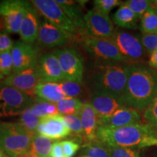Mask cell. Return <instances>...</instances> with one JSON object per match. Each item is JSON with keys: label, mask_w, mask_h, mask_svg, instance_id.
<instances>
[{"label": "cell", "mask_w": 157, "mask_h": 157, "mask_svg": "<svg viewBox=\"0 0 157 157\" xmlns=\"http://www.w3.org/2000/svg\"><path fill=\"white\" fill-rule=\"evenodd\" d=\"M157 95V70L142 63L129 65L121 100L127 107L143 112Z\"/></svg>", "instance_id": "6da1fadb"}, {"label": "cell", "mask_w": 157, "mask_h": 157, "mask_svg": "<svg viewBox=\"0 0 157 157\" xmlns=\"http://www.w3.org/2000/svg\"><path fill=\"white\" fill-rule=\"evenodd\" d=\"M157 131L148 124L129 125L121 127H99L97 140L113 147H144L156 145Z\"/></svg>", "instance_id": "7a4b0ae2"}, {"label": "cell", "mask_w": 157, "mask_h": 157, "mask_svg": "<svg viewBox=\"0 0 157 157\" xmlns=\"http://www.w3.org/2000/svg\"><path fill=\"white\" fill-rule=\"evenodd\" d=\"M129 65L121 62H96L90 78L92 92L121 98L126 87Z\"/></svg>", "instance_id": "3957f363"}, {"label": "cell", "mask_w": 157, "mask_h": 157, "mask_svg": "<svg viewBox=\"0 0 157 157\" xmlns=\"http://www.w3.org/2000/svg\"><path fill=\"white\" fill-rule=\"evenodd\" d=\"M34 134L19 123H0V149L8 157L29 154Z\"/></svg>", "instance_id": "277c9868"}, {"label": "cell", "mask_w": 157, "mask_h": 157, "mask_svg": "<svg viewBox=\"0 0 157 157\" xmlns=\"http://www.w3.org/2000/svg\"><path fill=\"white\" fill-rule=\"evenodd\" d=\"M77 39L86 52L97 62L128 63L112 39L93 36L88 33L79 35Z\"/></svg>", "instance_id": "5b68a950"}, {"label": "cell", "mask_w": 157, "mask_h": 157, "mask_svg": "<svg viewBox=\"0 0 157 157\" xmlns=\"http://www.w3.org/2000/svg\"><path fill=\"white\" fill-rule=\"evenodd\" d=\"M34 98L0 82V117L20 115L30 107Z\"/></svg>", "instance_id": "8992f818"}, {"label": "cell", "mask_w": 157, "mask_h": 157, "mask_svg": "<svg viewBox=\"0 0 157 157\" xmlns=\"http://www.w3.org/2000/svg\"><path fill=\"white\" fill-rule=\"evenodd\" d=\"M37 12L44 17L49 22L69 33L77 39L81 35L79 31L70 19L66 16L60 6L53 0H34L31 1Z\"/></svg>", "instance_id": "52a82bcc"}, {"label": "cell", "mask_w": 157, "mask_h": 157, "mask_svg": "<svg viewBox=\"0 0 157 157\" xmlns=\"http://www.w3.org/2000/svg\"><path fill=\"white\" fill-rule=\"evenodd\" d=\"M28 2L5 0L0 2V31L18 34Z\"/></svg>", "instance_id": "ba28073f"}, {"label": "cell", "mask_w": 157, "mask_h": 157, "mask_svg": "<svg viewBox=\"0 0 157 157\" xmlns=\"http://www.w3.org/2000/svg\"><path fill=\"white\" fill-rule=\"evenodd\" d=\"M64 80L82 84L83 81L84 61L79 52L73 48L55 50Z\"/></svg>", "instance_id": "9c48e42d"}, {"label": "cell", "mask_w": 157, "mask_h": 157, "mask_svg": "<svg viewBox=\"0 0 157 157\" xmlns=\"http://www.w3.org/2000/svg\"><path fill=\"white\" fill-rule=\"evenodd\" d=\"M111 39L129 63H140L139 62L146 58L147 52L138 36L127 31L117 29Z\"/></svg>", "instance_id": "30bf717a"}, {"label": "cell", "mask_w": 157, "mask_h": 157, "mask_svg": "<svg viewBox=\"0 0 157 157\" xmlns=\"http://www.w3.org/2000/svg\"><path fill=\"white\" fill-rule=\"evenodd\" d=\"M76 39L69 33L49 22L47 20H42L39 23L37 43L43 48H57L68 44Z\"/></svg>", "instance_id": "8fae6325"}, {"label": "cell", "mask_w": 157, "mask_h": 157, "mask_svg": "<svg viewBox=\"0 0 157 157\" xmlns=\"http://www.w3.org/2000/svg\"><path fill=\"white\" fill-rule=\"evenodd\" d=\"M84 21L88 34L91 36L111 39L114 34L116 29L109 15L95 8L84 15Z\"/></svg>", "instance_id": "7c38bea8"}, {"label": "cell", "mask_w": 157, "mask_h": 157, "mask_svg": "<svg viewBox=\"0 0 157 157\" xmlns=\"http://www.w3.org/2000/svg\"><path fill=\"white\" fill-rule=\"evenodd\" d=\"M2 82L6 85L16 88L33 97L36 87L43 82V80L37 67L35 66L22 71L13 73L7 76Z\"/></svg>", "instance_id": "4fadbf2b"}, {"label": "cell", "mask_w": 157, "mask_h": 157, "mask_svg": "<svg viewBox=\"0 0 157 157\" xmlns=\"http://www.w3.org/2000/svg\"><path fill=\"white\" fill-rule=\"evenodd\" d=\"M11 52L13 60V73L36 66L38 63L36 50L31 44L17 41L14 43Z\"/></svg>", "instance_id": "5bb4252c"}, {"label": "cell", "mask_w": 157, "mask_h": 157, "mask_svg": "<svg viewBox=\"0 0 157 157\" xmlns=\"http://www.w3.org/2000/svg\"><path fill=\"white\" fill-rule=\"evenodd\" d=\"M89 103L97 112L99 120L107 119L118 110L127 107L121 98L99 92H91Z\"/></svg>", "instance_id": "9a60e30c"}, {"label": "cell", "mask_w": 157, "mask_h": 157, "mask_svg": "<svg viewBox=\"0 0 157 157\" xmlns=\"http://www.w3.org/2000/svg\"><path fill=\"white\" fill-rule=\"evenodd\" d=\"M36 133L52 140L66 138L71 135L63 121V117L60 114L50 116L41 119Z\"/></svg>", "instance_id": "2e32d148"}, {"label": "cell", "mask_w": 157, "mask_h": 157, "mask_svg": "<svg viewBox=\"0 0 157 157\" xmlns=\"http://www.w3.org/2000/svg\"><path fill=\"white\" fill-rule=\"evenodd\" d=\"M36 67L43 82H60L64 80L58 59L53 52L43 55L38 60Z\"/></svg>", "instance_id": "e0dca14e"}, {"label": "cell", "mask_w": 157, "mask_h": 157, "mask_svg": "<svg viewBox=\"0 0 157 157\" xmlns=\"http://www.w3.org/2000/svg\"><path fill=\"white\" fill-rule=\"evenodd\" d=\"M77 115L81 119L83 129V145L97 140V131L99 127V117L89 103H83Z\"/></svg>", "instance_id": "ac0fdd59"}, {"label": "cell", "mask_w": 157, "mask_h": 157, "mask_svg": "<svg viewBox=\"0 0 157 157\" xmlns=\"http://www.w3.org/2000/svg\"><path fill=\"white\" fill-rule=\"evenodd\" d=\"M141 123L143 122L140 112L132 108L125 107L118 110L107 119L99 120V127H121Z\"/></svg>", "instance_id": "d6986e66"}, {"label": "cell", "mask_w": 157, "mask_h": 157, "mask_svg": "<svg viewBox=\"0 0 157 157\" xmlns=\"http://www.w3.org/2000/svg\"><path fill=\"white\" fill-rule=\"evenodd\" d=\"M39 23L38 13L29 2L27 3L24 18L21 24L19 34L23 42L32 44L38 38Z\"/></svg>", "instance_id": "ffe728a7"}, {"label": "cell", "mask_w": 157, "mask_h": 157, "mask_svg": "<svg viewBox=\"0 0 157 157\" xmlns=\"http://www.w3.org/2000/svg\"><path fill=\"white\" fill-rule=\"evenodd\" d=\"M56 2L60 6L66 16L75 25L81 35L88 33L84 21V16H82L81 8L79 6L80 4L78 1L57 0Z\"/></svg>", "instance_id": "44dd1931"}, {"label": "cell", "mask_w": 157, "mask_h": 157, "mask_svg": "<svg viewBox=\"0 0 157 157\" xmlns=\"http://www.w3.org/2000/svg\"><path fill=\"white\" fill-rule=\"evenodd\" d=\"M34 95L44 101L56 104L66 98L59 83L57 82H42L36 87Z\"/></svg>", "instance_id": "7402d4cb"}, {"label": "cell", "mask_w": 157, "mask_h": 157, "mask_svg": "<svg viewBox=\"0 0 157 157\" xmlns=\"http://www.w3.org/2000/svg\"><path fill=\"white\" fill-rule=\"evenodd\" d=\"M139 17L129 7L122 4L113 15V21L124 29H137Z\"/></svg>", "instance_id": "603a6c76"}, {"label": "cell", "mask_w": 157, "mask_h": 157, "mask_svg": "<svg viewBox=\"0 0 157 157\" xmlns=\"http://www.w3.org/2000/svg\"><path fill=\"white\" fill-rule=\"evenodd\" d=\"M53 141L38 133H35L31 143V154L36 157H50Z\"/></svg>", "instance_id": "cb8c5ba5"}, {"label": "cell", "mask_w": 157, "mask_h": 157, "mask_svg": "<svg viewBox=\"0 0 157 157\" xmlns=\"http://www.w3.org/2000/svg\"><path fill=\"white\" fill-rule=\"evenodd\" d=\"M30 109L33 114L40 119L59 114L56 103H50L39 98L34 99Z\"/></svg>", "instance_id": "d4e9b609"}, {"label": "cell", "mask_w": 157, "mask_h": 157, "mask_svg": "<svg viewBox=\"0 0 157 157\" xmlns=\"http://www.w3.org/2000/svg\"><path fill=\"white\" fill-rule=\"evenodd\" d=\"M83 103L78 98H65L56 103V106L60 115H77Z\"/></svg>", "instance_id": "484cf974"}, {"label": "cell", "mask_w": 157, "mask_h": 157, "mask_svg": "<svg viewBox=\"0 0 157 157\" xmlns=\"http://www.w3.org/2000/svg\"><path fill=\"white\" fill-rule=\"evenodd\" d=\"M82 148L87 157H111L109 147L98 140L86 143Z\"/></svg>", "instance_id": "4316f807"}, {"label": "cell", "mask_w": 157, "mask_h": 157, "mask_svg": "<svg viewBox=\"0 0 157 157\" xmlns=\"http://www.w3.org/2000/svg\"><path fill=\"white\" fill-rule=\"evenodd\" d=\"M140 28L143 34H157V14L153 7L140 17Z\"/></svg>", "instance_id": "83f0119b"}, {"label": "cell", "mask_w": 157, "mask_h": 157, "mask_svg": "<svg viewBox=\"0 0 157 157\" xmlns=\"http://www.w3.org/2000/svg\"><path fill=\"white\" fill-rule=\"evenodd\" d=\"M41 119L36 117L31 112L30 107L25 109L20 114L18 123L29 132L36 133L40 124Z\"/></svg>", "instance_id": "f1b7e54d"}, {"label": "cell", "mask_w": 157, "mask_h": 157, "mask_svg": "<svg viewBox=\"0 0 157 157\" xmlns=\"http://www.w3.org/2000/svg\"><path fill=\"white\" fill-rule=\"evenodd\" d=\"M59 85L66 98H77L78 96L81 95L83 92L82 84L77 83V82L63 80L59 82Z\"/></svg>", "instance_id": "f546056e"}, {"label": "cell", "mask_w": 157, "mask_h": 157, "mask_svg": "<svg viewBox=\"0 0 157 157\" xmlns=\"http://www.w3.org/2000/svg\"><path fill=\"white\" fill-rule=\"evenodd\" d=\"M123 4L129 7L139 18H140L146 11L152 7L151 1L149 0H128Z\"/></svg>", "instance_id": "4dcf8cb0"}, {"label": "cell", "mask_w": 157, "mask_h": 157, "mask_svg": "<svg viewBox=\"0 0 157 157\" xmlns=\"http://www.w3.org/2000/svg\"><path fill=\"white\" fill-rule=\"evenodd\" d=\"M63 117L65 124L71 131V132L78 137H82L83 139V129H82V121L79 116L74 114L63 116Z\"/></svg>", "instance_id": "1f68e13d"}, {"label": "cell", "mask_w": 157, "mask_h": 157, "mask_svg": "<svg viewBox=\"0 0 157 157\" xmlns=\"http://www.w3.org/2000/svg\"><path fill=\"white\" fill-rule=\"evenodd\" d=\"M143 117L146 124L157 131V95L150 105L143 111Z\"/></svg>", "instance_id": "d6a6232c"}, {"label": "cell", "mask_w": 157, "mask_h": 157, "mask_svg": "<svg viewBox=\"0 0 157 157\" xmlns=\"http://www.w3.org/2000/svg\"><path fill=\"white\" fill-rule=\"evenodd\" d=\"M13 69V60L11 50L0 52V73L4 76L12 74Z\"/></svg>", "instance_id": "836d02e7"}, {"label": "cell", "mask_w": 157, "mask_h": 157, "mask_svg": "<svg viewBox=\"0 0 157 157\" xmlns=\"http://www.w3.org/2000/svg\"><path fill=\"white\" fill-rule=\"evenodd\" d=\"M139 149L136 147H113L110 148V151L111 157H141Z\"/></svg>", "instance_id": "e575fe53"}, {"label": "cell", "mask_w": 157, "mask_h": 157, "mask_svg": "<svg viewBox=\"0 0 157 157\" xmlns=\"http://www.w3.org/2000/svg\"><path fill=\"white\" fill-rule=\"evenodd\" d=\"M124 2L119 0H95L94 1V8L98 10L104 14L109 15L114 7L121 5Z\"/></svg>", "instance_id": "d590c367"}, {"label": "cell", "mask_w": 157, "mask_h": 157, "mask_svg": "<svg viewBox=\"0 0 157 157\" xmlns=\"http://www.w3.org/2000/svg\"><path fill=\"white\" fill-rule=\"evenodd\" d=\"M140 40L145 50L148 53H152L154 51L157 50V34H143L140 37Z\"/></svg>", "instance_id": "8d00e7d4"}, {"label": "cell", "mask_w": 157, "mask_h": 157, "mask_svg": "<svg viewBox=\"0 0 157 157\" xmlns=\"http://www.w3.org/2000/svg\"><path fill=\"white\" fill-rule=\"evenodd\" d=\"M65 157H72L80 148V144L74 140L61 141Z\"/></svg>", "instance_id": "74e56055"}, {"label": "cell", "mask_w": 157, "mask_h": 157, "mask_svg": "<svg viewBox=\"0 0 157 157\" xmlns=\"http://www.w3.org/2000/svg\"><path fill=\"white\" fill-rule=\"evenodd\" d=\"M14 43L7 32L0 31V52L11 50Z\"/></svg>", "instance_id": "f35d334b"}, {"label": "cell", "mask_w": 157, "mask_h": 157, "mask_svg": "<svg viewBox=\"0 0 157 157\" xmlns=\"http://www.w3.org/2000/svg\"><path fill=\"white\" fill-rule=\"evenodd\" d=\"M50 157H65L61 142L56 141V142L53 143Z\"/></svg>", "instance_id": "ab89813d"}, {"label": "cell", "mask_w": 157, "mask_h": 157, "mask_svg": "<svg viewBox=\"0 0 157 157\" xmlns=\"http://www.w3.org/2000/svg\"><path fill=\"white\" fill-rule=\"evenodd\" d=\"M148 63L149 67L157 70V50L151 53Z\"/></svg>", "instance_id": "60d3db41"}, {"label": "cell", "mask_w": 157, "mask_h": 157, "mask_svg": "<svg viewBox=\"0 0 157 157\" xmlns=\"http://www.w3.org/2000/svg\"><path fill=\"white\" fill-rule=\"evenodd\" d=\"M5 156H6V155H5ZM5 157H8V156H6ZM19 157H36V156H34V155H33L32 154H31V153H29V154H27L23 155V156H19Z\"/></svg>", "instance_id": "b9f144b4"}, {"label": "cell", "mask_w": 157, "mask_h": 157, "mask_svg": "<svg viewBox=\"0 0 157 157\" xmlns=\"http://www.w3.org/2000/svg\"><path fill=\"white\" fill-rule=\"evenodd\" d=\"M152 3V7L154 8L157 9V0H154V1H151Z\"/></svg>", "instance_id": "7bdbcfd3"}, {"label": "cell", "mask_w": 157, "mask_h": 157, "mask_svg": "<svg viewBox=\"0 0 157 157\" xmlns=\"http://www.w3.org/2000/svg\"><path fill=\"white\" fill-rule=\"evenodd\" d=\"M6 156L5 155V154H4V153L2 151V150L1 149H0V157H5Z\"/></svg>", "instance_id": "ee69618b"}, {"label": "cell", "mask_w": 157, "mask_h": 157, "mask_svg": "<svg viewBox=\"0 0 157 157\" xmlns=\"http://www.w3.org/2000/svg\"><path fill=\"white\" fill-rule=\"evenodd\" d=\"M4 77H5V76H4L1 73H0V80H2V79H3L4 78Z\"/></svg>", "instance_id": "f6af8a7d"}, {"label": "cell", "mask_w": 157, "mask_h": 157, "mask_svg": "<svg viewBox=\"0 0 157 157\" xmlns=\"http://www.w3.org/2000/svg\"><path fill=\"white\" fill-rule=\"evenodd\" d=\"M154 10H156V14H157V9H156V8H154Z\"/></svg>", "instance_id": "bcb514c9"}, {"label": "cell", "mask_w": 157, "mask_h": 157, "mask_svg": "<svg viewBox=\"0 0 157 157\" xmlns=\"http://www.w3.org/2000/svg\"><path fill=\"white\" fill-rule=\"evenodd\" d=\"M156 145H157V140H156Z\"/></svg>", "instance_id": "7dc6e473"}, {"label": "cell", "mask_w": 157, "mask_h": 157, "mask_svg": "<svg viewBox=\"0 0 157 157\" xmlns=\"http://www.w3.org/2000/svg\"><path fill=\"white\" fill-rule=\"evenodd\" d=\"M82 157H87V156H82Z\"/></svg>", "instance_id": "c3c4849f"}]
</instances>
